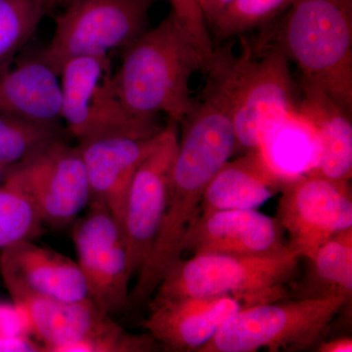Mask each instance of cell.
Here are the masks:
<instances>
[{
	"instance_id": "obj_1",
	"label": "cell",
	"mask_w": 352,
	"mask_h": 352,
	"mask_svg": "<svg viewBox=\"0 0 352 352\" xmlns=\"http://www.w3.org/2000/svg\"><path fill=\"white\" fill-rule=\"evenodd\" d=\"M199 69L205 72L200 53L170 12L124 48L113 87L133 115L155 119L163 113L178 124L193 106L189 83Z\"/></svg>"
},
{
	"instance_id": "obj_2",
	"label": "cell",
	"mask_w": 352,
	"mask_h": 352,
	"mask_svg": "<svg viewBox=\"0 0 352 352\" xmlns=\"http://www.w3.org/2000/svg\"><path fill=\"white\" fill-rule=\"evenodd\" d=\"M287 10L277 48L302 83L352 115V0H293Z\"/></svg>"
},
{
	"instance_id": "obj_3",
	"label": "cell",
	"mask_w": 352,
	"mask_h": 352,
	"mask_svg": "<svg viewBox=\"0 0 352 352\" xmlns=\"http://www.w3.org/2000/svg\"><path fill=\"white\" fill-rule=\"evenodd\" d=\"M302 258L288 247L256 256L201 254L179 258L168 270L149 305L201 296H259L283 300L284 285Z\"/></svg>"
},
{
	"instance_id": "obj_4",
	"label": "cell",
	"mask_w": 352,
	"mask_h": 352,
	"mask_svg": "<svg viewBox=\"0 0 352 352\" xmlns=\"http://www.w3.org/2000/svg\"><path fill=\"white\" fill-rule=\"evenodd\" d=\"M280 300L242 308L198 352L302 351L320 338L349 302L340 296Z\"/></svg>"
},
{
	"instance_id": "obj_5",
	"label": "cell",
	"mask_w": 352,
	"mask_h": 352,
	"mask_svg": "<svg viewBox=\"0 0 352 352\" xmlns=\"http://www.w3.org/2000/svg\"><path fill=\"white\" fill-rule=\"evenodd\" d=\"M113 75L109 54L73 57L62 65L61 120L78 143L109 134L154 136L163 129L157 118L138 117L124 107Z\"/></svg>"
},
{
	"instance_id": "obj_6",
	"label": "cell",
	"mask_w": 352,
	"mask_h": 352,
	"mask_svg": "<svg viewBox=\"0 0 352 352\" xmlns=\"http://www.w3.org/2000/svg\"><path fill=\"white\" fill-rule=\"evenodd\" d=\"M156 0H65L54 32L38 56L59 75L76 56L124 50L148 30Z\"/></svg>"
},
{
	"instance_id": "obj_7",
	"label": "cell",
	"mask_w": 352,
	"mask_h": 352,
	"mask_svg": "<svg viewBox=\"0 0 352 352\" xmlns=\"http://www.w3.org/2000/svg\"><path fill=\"white\" fill-rule=\"evenodd\" d=\"M234 99L236 151L261 149L296 112L288 58L279 48L254 60L243 41Z\"/></svg>"
},
{
	"instance_id": "obj_8",
	"label": "cell",
	"mask_w": 352,
	"mask_h": 352,
	"mask_svg": "<svg viewBox=\"0 0 352 352\" xmlns=\"http://www.w3.org/2000/svg\"><path fill=\"white\" fill-rule=\"evenodd\" d=\"M2 183L27 196L43 223L52 227L68 226L90 203L80 148L63 138L46 143L10 166Z\"/></svg>"
},
{
	"instance_id": "obj_9",
	"label": "cell",
	"mask_w": 352,
	"mask_h": 352,
	"mask_svg": "<svg viewBox=\"0 0 352 352\" xmlns=\"http://www.w3.org/2000/svg\"><path fill=\"white\" fill-rule=\"evenodd\" d=\"M276 219L288 233L287 247L310 261L324 243L352 228L349 182L294 176L281 191Z\"/></svg>"
},
{
	"instance_id": "obj_10",
	"label": "cell",
	"mask_w": 352,
	"mask_h": 352,
	"mask_svg": "<svg viewBox=\"0 0 352 352\" xmlns=\"http://www.w3.org/2000/svg\"><path fill=\"white\" fill-rule=\"evenodd\" d=\"M177 122L170 120L132 178L122 219V234L132 276L149 258L161 226L178 146Z\"/></svg>"
},
{
	"instance_id": "obj_11",
	"label": "cell",
	"mask_w": 352,
	"mask_h": 352,
	"mask_svg": "<svg viewBox=\"0 0 352 352\" xmlns=\"http://www.w3.org/2000/svg\"><path fill=\"white\" fill-rule=\"evenodd\" d=\"M43 351L69 352L120 328L91 300L68 302L32 293L14 282H4Z\"/></svg>"
},
{
	"instance_id": "obj_12",
	"label": "cell",
	"mask_w": 352,
	"mask_h": 352,
	"mask_svg": "<svg viewBox=\"0 0 352 352\" xmlns=\"http://www.w3.org/2000/svg\"><path fill=\"white\" fill-rule=\"evenodd\" d=\"M286 245L285 231L277 219L252 208H228L200 212L183 236L180 250L193 256H256Z\"/></svg>"
},
{
	"instance_id": "obj_13",
	"label": "cell",
	"mask_w": 352,
	"mask_h": 352,
	"mask_svg": "<svg viewBox=\"0 0 352 352\" xmlns=\"http://www.w3.org/2000/svg\"><path fill=\"white\" fill-rule=\"evenodd\" d=\"M259 296L185 298L150 305L144 328L155 340L176 351H199L242 308L267 302Z\"/></svg>"
},
{
	"instance_id": "obj_14",
	"label": "cell",
	"mask_w": 352,
	"mask_h": 352,
	"mask_svg": "<svg viewBox=\"0 0 352 352\" xmlns=\"http://www.w3.org/2000/svg\"><path fill=\"white\" fill-rule=\"evenodd\" d=\"M157 134H109L78 144L89 183V204L107 208L122 229L132 178L151 151Z\"/></svg>"
},
{
	"instance_id": "obj_15",
	"label": "cell",
	"mask_w": 352,
	"mask_h": 352,
	"mask_svg": "<svg viewBox=\"0 0 352 352\" xmlns=\"http://www.w3.org/2000/svg\"><path fill=\"white\" fill-rule=\"evenodd\" d=\"M4 282H14L32 293L62 302L90 300L87 280L76 261L32 240L4 250L0 256Z\"/></svg>"
},
{
	"instance_id": "obj_16",
	"label": "cell",
	"mask_w": 352,
	"mask_h": 352,
	"mask_svg": "<svg viewBox=\"0 0 352 352\" xmlns=\"http://www.w3.org/2000/svg\"><path fill=\"white\" fill-rule=\"evenodd\" d=\"M298 115L314 129L316 153L305 175L336 182H349L352 175L351 115L318 88L302 82Z\"/></svg>"
},
{
	"instance_id": "obj_17",
	"label": "cell",
	"mask_w": 352,
	"mask_h": 352,
	"mask_svg": "<svg viewBox=\"0 0 352 352\" xmlns=\"http://www.w3.org/2000/svg\"><path fill=\"white\" fill-rule=\"evenodd\" d=\"M294 175L277 170L263 148L226 162L208 185L200 212L228 208L256 210L283 190Z\"/></svg>"
},
{
	"instance_id": "obj_18",
	"label": "cell",
	"mask_w": 352,
	"mask_h": 352,
	"mask_svg": "<svg viewBox=\"0 0 352 352\" xmlns=\"http://www.w3.org/2000/svg\"><path fill=\"white\" fill-rule=\"evenodd\" d=\"M61 110L59 75L38 55L0 71V113L36 124L60 126Z\"/></svg>"
},
{
	"instance_id": "obj_19",
	"label": "cell",
	"mask_w": 352,
	"mask_h": 352,
	"mask_svg": "<svg viewBox=\"0 0 352 352\" xmlns=\"http://www.w3.org/2000/svg\"><path fill=\"white\" fill-rule=\"evenodd\" d=\"M311 261V280L307 298L344 296L352 294V228L324 243Z\"/></svg>"
},
{
	"instance_id": "obj_20",
	"label": "cell",
	"mask_w": 352,
	"mask_h": 352,
	"mask_svg": "<svg viewBox=\"0 0 352 352\" xmlns=\"http://www.w3.org/2000/svg\"><path fill=\"white\" fill-rule=\"evenodd\" d=\"M65 0H0V68L34 36L47 14Z\"/></svg>"
},
{
	"instance_id": "obj_21",
	"label": "cell",
	"mask_w": 352,
	"mask_h": 352,
	"mask_svg": "<svg viewBox=\"0 0 352 352\" xmlns=\"http://www.w3.org/2000/svg\"><path fill=\"white\" fill-rule=\"evenodd\" d=\"M60 126H47L0 113V164L12 166L41 146L63 138Z\"/></svg>"
},
{
	"instance_id": "obj_22",
	"label": "cell",
	"mask_w": 352,
	"mask_h": 352,
	"mask_svg": "<svg viewBox=\"0 0 352 352\" xmlns=\"http://www.w3.org/2000/svg\"><path fill=\"white\" fill-rule=\"evenodd\" d=\"M43 220L30 199L6 183L0 185V251L43 232Z\"/></svg>"
},
{
	"instance_id": "obj_23",
	"label": "cell",
	"mask_w": 352,
	"mask_h": 352,
	"mask_svg": "<svg viewBox=\"0 0 352 352\" xmlns=\"http://www.w3.org/2000/svg\"><path fill=\"white\" fill-rule=\"evenodd\" d=\"M293 0H233L212 25L217 38L241 36L270 22Z\"/></svg>"
},
{
	"instance_id": "obj_24",
	"label": "cell",
	"mask_w": 352,
	"mask_h": 352,
	"mask_svg": "<svg viewBox=\"0 0 352 352\" xmlns=\"http://www.w3.org/2000/svg\"><path fill=\"white\" fill-rule=\"evenodd\" d=\"M170 13L188 34L200 53L205 73L214 59L215 48L199 0H168Z\"/></svg>"
},
{
	"instance_id": "obj_25",
	"label": "cell",
	"mask_w": 352,
	"mask_h": 352,
	"mask_svg": "<svg viewBox=\"0 0 352 352\" xmlns=\"http://www.w3.org/2000/svg\"><path fill=\"white\" fill-rule=\"evenodd\" d=\"M29 333L27 319L20 308L15 305H0V336L28 337Z\"/></svg>"
},
{
	"instance_id": "obj_26",
	"label": "cell",
	"mask_w": 352,
	"mask_h": 352,
	"mask_svg": "<svg viewBox=\"0 0 352 352\" xmlns=\"http://www.w3.org/2000/svg\"><path fill=\"white\" fill-rule=\"evenodd\" d=\"M43 346L32 342L29 337H4L0 336V352H39Z\"/></svg>"
},
{
	"instance_id": "obj_27",
	"label": "cell",
	"mask_w": 352,
	"mask_h": 352,
	"mask_svg": "<svg viewBox=\"0 0 352 352\" xmlns=\"http://www.w3.org/2000/svg\"><path fill=\"white\" fill-rule=\"evenodd\" d=\"M233 0H199L201 12L208 25L212 27Z\"/></svg>"
},
{
	"instance_id": "obj_28",
	"label": "cell",
	"mask_w": 352,
	"mask_h": 352,
	"mask_svg": "<svg viewBox=\"0 0 352 352\" xmlns=\"http://www.w3.org/2000/svg\"><path fill=\"white\" fill-rule=\"evenodd\" d=\"M318 351L321 352H351L352 340L351 338L342 337L338 339L323 342L319 346Z\"/></svg>"
},
{
	"instance_id": "obj_29",
	"label": "cell",
	"mask_w": 352,
	"mask_h": 352,
	"mask_svg": "<svg viewBox=\"0 0 352 352\" xmlns=\"http://www.w3.org/2000/svg\"><path fill=\"white\" fill-rule=\"evenodd\" d=\"M9 168L10 166H4V164H0V183L3 182L4 178H6V175L7 171H8Z\"/></svg>"
}]
</instances>
